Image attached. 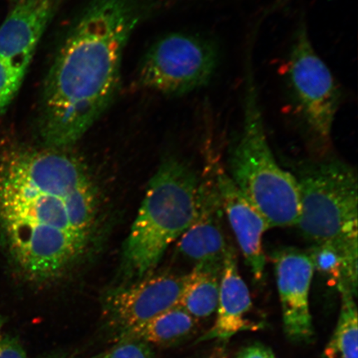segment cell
<instances>
[{"label":"cell","instance_id":"16","mask_svg":"<svg viewBox=\"0 0 358 358\" xmlns=\"http://www.w3.org/2000/svg\"><path fill=\"white\" fill-rule=\"evenodd\" d=\"M342 306L337 326L322 358H358V324L356 296L341 292Z\"/></svg>","mask_w":358,"mask_h":358},{"label":"cell","instance_id":"22","mask_svg":"<svg viewBox=\"0 0 358 358\" xmlns=\"http://www.w3.org/2000/svg\"><path fill=\"white\" fill-rule=\"evenodd\" d=\"M208 358H227L225 349L223 348H217L214 349L211 355Z\"/></svg>","mask_w":358,"mask_h":358},{"label":"cell","instance_id":"15","mask_svg":"<svg viewBox=\"0 0 358 358\" xmlns=\"http://www.w3.org/2000/svg\"><path fill=\"white\" fill-rule=\"evenodd\" d=\"M222 272L194 267L187 280L178 306L195 320L206 319L217 310Z\"/></svg>","mask_w":358,"mask_h":358},{"label":"cell","instance_id":"2","mask_svg":"<svg viewBox=\"0 0 358 358\" xmlns=\"http://www.w3.org/2000/svg\"><path fill=\"white\" fill-rule=\"evenodd\" d=\"M138 13L134 0H93L67 34L45 80L38 127L45 146L73 145L110 105Z\"/></svg>","mask_w":358,"mask_h":358},{"label":"cell","instance_id":"24","mask_svg":"<svg viewBox=\"0 0 358 358\" xmlns=\"http://www.w3.org/2000/svg\"><path fill=\"white\" fill-rule=\"evenodd\" d=\"M1 325H2V324H1V320H0V329H1Z\"/></svg>","mask_w":358,"mask_h":358},{"label":"cell","instance_id":"3","mask_svg":"<svg viewBox=\"0 0 358 358\" xmlns=\"http://www.w3.org/2000/svg\"><path fill=\"white\" fill-rule=\"evenodd\" d=\"M199 182L194 170L180 160L169 158L160 164L124 245L128 279L150 275L169 246L189 228L195 216Z\"/></svg>","mask_w":358,"mask_h":358},{"label":"cell","instance_id":"12","mask_svg":"<svg viewBox=\"0 0 358 358\" xmlns=\"http://www.w3.org/2000/svg\"><path fill=\"white\" fill-rule=\"evenodd\" d=\"M57 0H20L0 26V58L26 69L55 10Z\"/></svg>","mask_w":358,"mask_h":358},{"label":"cell","instance_id":"7","mask_svg":"<svg viewBox=\"0 0 358 358\" xmlns=\"http://www.w3.org/2000/svg\"><path fill=\"white\" fill-rule=\"evenodd\" d=\"M220 51L207 36L171 34L159 40L141 65V86L181 96L208 85L218 69Z\"/></svg>","mask_w":358,"mask_h":358},{"label":"cell","instance_id":"4","mask_svg":"<svg viewBox=\"0 0 358 358\" xmlns=\"http://www.w3.org/2000/svg\"><path fill=\"white\" fill-rule=\"evenodd\" d=\"M243 113L239 137L228 155V176L271 228L296 226L301 213L298 182L272 153L250 71L246 78Z\"/></svg>","mask_w":358,"mask_h":358},{"label":"cell","instance_id":"11","mask_svg":"<svg viewBox=\"0 0 358 358\" xmlns=\"http://www.w3.org/2000/svg\"><path fill=\"white\" fill-rule=\"evenodd\" d=\"M214 170L224 213L227 214L246 266L255 279L262 280L266 268L262 238L271 227L263 215L237 189L225 169L218 163H214Z\"/></svg>","mask_w":358,"mask_h":358},{"label":"cell","instance_id":"20","mask_svg":"<svg viewBox=\"0 0 358 358\" xmlns=\"http://www.w3.org/2000/svg\"><path fill=\"white\" fill-rule=\"evenodd\" d=\"M0 358H29L19 340L0 334Z\"/></svg>","mask_w":358,"mask_h":358},{"label":"cell","instance_id":"23","mask_svg":"<svg viewBox=\"0 0 358 358\" xmlns=\"http://www.w3.org/2000/svg\"><path fill=\"white\" fill-rule=\"evenodd\" d=\"M38 358H78L75 357L74 355H69V353L65 352H55L51 353V355H48L46 356H43Z\"/></svg>","mask_w":358,"mask_h":358},{"label":"cell","instance_id":"9","mask_svg":"<svg viewBox=\"0 0 358 358\" xmlns=\"http://www.w3.org/2000/svg\"><path fill=\"white\" fill-rule=\"evenodd\" d=\"M208 166L199 179L194 220L180 236L178 248L194 267L222 272L231 245L224 229V210L214 163Z\"/></svg>","mask_w":358,"mask_h":358},{"label":"cell","instance_id":"21","mask_svg":"<svg viewBox=\"0 0 358 358\" xmlns=\"http://www.w3.org/2000/svg\"><path fill=\"white\" fill-rule=\"evenodd\" d=\"M237 358H275V356L270 348L254 343L241 349Z\"/></svg>","mask_w":358,"mask_h":358},{"label":"cell","instance_id":"18","mask_svg":"<svg viewBox=\"0 0 358 358\" xmlns=\"http://www.w3.org/2000/svg\"><path fill=\"white\" fill-rule=\"evenodd\" d=\"M26 71L0 58V115L19 91Z\"/></svg>","mask_w":358,"mask_h":358},{"label":"cell","instance_id":"14","mask_svg":"<svg viewBox=\"0 0 358 358\" xmlns=\"http://www.w3.org/2000/svg\"><path fill=\"white\" fill-rule=\"evenodd\" d=\"M196 326V320L178 306L124 331L114 338L115 343L137 340L150 346H169L189 337Z\"/></svg>","mask_w":358,"mask_h":358},{"label":"cell","instance_id":"6","mask_svg":"<svg viewBox=\"0 0 358 358\" xmlns=\"http://www.w3.org/2000/svg\"><path fill=\"white\" fill-rule=\"evenodd\" d=\"M285 76L294 114L317 141L328 144L341 93L329 66L313 47L303 22L294 34Z\"/></svg>","mask_w":358,"mask_h":358},{"label":"cell","instance_id":"17","mask_svg":"<svg viewBox=\"0 0 358 358\" xmlns=\"http://www.w3.org/2000/svg\"><path fill=\"white\" fill-rule=\"evenodd\" d=\"M308 252L315 271L326 276L338 289L341 287L344 280V258L338 241L313 244Z\"/></svg>","mask_w":358,"mask_h":358},{"label":"cell","instance_id":"1","mask_svg":"<svg viewBox=\"0 0 358 358\" xmlns=\"http://www.w3.org/2000/svg\"><path fill=\"white\" fill-rule=\"evenodd\" d=\"M87 164L66 149L0 144V241L27 280H59L87 252L99 211Z\"/></svg>","mask_w":358,"mask_h":358},{"label":"cell","instance_id":"10","mask_svg":"<svg viewBox=\"0 0 358 358\" xmlns=\"http://www.w3.org/2000/svg\"><path fill=\"white\" fill-rule=\"evenodd\" d=\"M283 316L284 331L291 342L308 343L315 335L310 310V291L315 266L310 254L283 248L273 254Z\"/></svg>","mask_w":358,"mask_h":358},{"label":"cell","instance_id":"13","mask_svg":"<svg viewBox=\"0 0 358 358\" xmlns=\"http://www.w3.org/2000/svg\"><path fill=\"white\" fill-rule=\"evenodd\" d=\"M252 307L250 290L240 274L236 250L231 245L221 275L216 320L198 342L215 339L226 342L238 333L261 329L262 324L252 323L246 317Z\"/></svg>","mask_w":358,"mask_h":358},{"label":"cell","instance_id":"5","mask_svg":"<svg viewBox=\"0 0 358 358\" xmlns=\"http://www.w3.org/2000/svg\"><path fill=\"white\" fill-rule=\"evenodd\" d=\"M296 178L301 213L297 227L313 244L357 234L358 185L355 169L339 159L303 162Z\"/></svg>","mask_w":358,"mask_h":358},{"label":"cell","instance_id":"8","mask_svg":"<svg viewBox=\"0 0 358 358\" xmlns=\"http://www.w3.org/2000/svg\"><path fill=\"white\" fill-rule=\"evenodd\" d=\"M186 280L187 275L150 274L108 291L102 299L107 328L117 336L178 306Z\"/></svg>","mask_w":358,"mask_h":358},{"label":"cell","instance_id":"19","mask_svg":"<svg viewBox=\"0 0 358 358\" xmlns=\"http://www.w3.org/2000/svg\"><path fill=\"white\" fill-rule=\"evenodd\" d=\"M102 358H155L153 347L137 340L116 343Z\"/></svg>","mask_w":358,"mask_h":358}]
</instances>
